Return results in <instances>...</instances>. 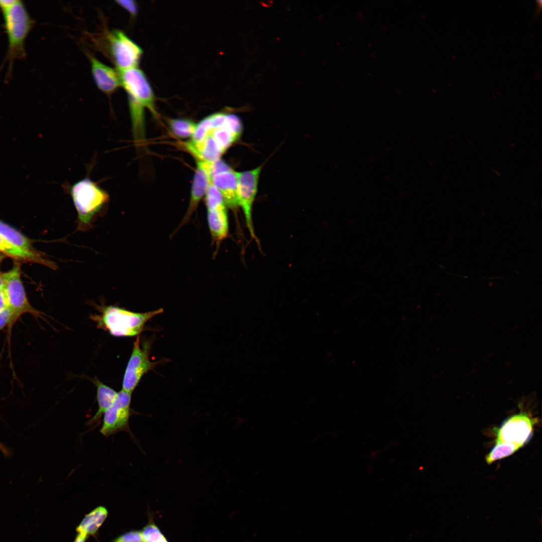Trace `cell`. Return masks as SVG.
I'll return each mask as SVG.
<instances>
[{
	"label": "cell",
	"instance_id": "cell-1",
	"mask_svg": "<svg viewBox=\"0 0 542 542\" xmlns=\"http://www.w3.org/2000/svg\"><path fill=\"white\" fill-rule=\"evenodd\" d=\"M0 10L8 41L4 62L8 63L9 75L15 60H23L26 56L25 41L34 21L21 0H0Z\"/></svg>",
	"mask_w": 542,
	"mask_h": 542
},
{
	"label": "cell",
	"instance_id": "cell-2",
	"mask_svg": "<svg viewBox=\"0 0 542 542\" xmlns=\"http://www.w3.org/2000/svg\"><path fill=\"white\" fill-rule=\"evenodd\" d=\"M69 192L77 213V230H89L106 208L109 201L108 194L89 178L73 184L69 188Z\"/></svg>",
	"mask_w": 542,
	"mask_h": 542
},
{
	"label": "cell",
	"instance_id": "cell-3",
	"mask_svg": "<svg viewBox=\"0 0 542 542\" xmlns=\"http://www.w3.org/2000/svg\"><path fill=\"white\" fill-rule=\"evenodd\" d=\"M121 86L128 96L131 126L140 128L145 125V109L159 118L155 105V96L144 72L138 67L118 71Z\"/></svg>",
	"mask_w": 542,
	"mask_h": 542
},
{
	"label": "cell",
	"instance_id": "cell-4",
	"mask_svg": "<svg viewBox=\"0 0 542 542\" xmlns=\"http://www.w3.org/2000/svg\"><path fill=\"white\" fill-rule=\"evenodd\" d=\"M97 307L100 314L90 318L98 328L115 337L139 336L148 321L164 311L163 309L160 308L138 313L112 305Z\"/></svg>",
	"mask_w": 542,
	"mask_h": 542
},
{
	"label": "cell",
	"instance_id": "cell-5",
	"mask_svg": "<svg viewBox=\"0 0 542 542\" xmlns=\"http://www.w3.org/2000/svg\"><path fill=\"white\" fill-rule=\"evenodd\" d=\"M242 131L241 121L237 115L218 112L197 123L195 131L189 140L197 142L209 136L225 152L240 138Z\"/></svg>",
	"mask_w": 542,
	"mask_h": 542
},
{
	"label": "cell",
	"instance_id": "cell-6",
	"mask_svg": "<svg viewBox=\"0 0 542 542\" xmlns=\"http://www.w3.org/2000/svg\"><path fill=\"white\" fill-rule=\"evenodd\" d=\"M99 48L116 66L118 71L137 67L143 51L124 32L114 30L104 33Z\"/></svg>",
	"mask_w": 542,
	"mask_h": 542
},
{
	"label": "cell",
	"instance_id": "cell-7",
	"mask_svg": "<svg viewBox=\"0 0 542 542\" xmlns=\"http://www.w3.org/2000/svg\"><path fill=\"white\" fill-rule=\"evenodd\" d=\"M153 342L152 339L142 340L139 335L137 336L124 373L122 390L132 394L146 373L165 361L164 360L156 362L150 360V354Z\"/></svg>",
	"mask_w": 542,
	"mask_h": 542
},
{
	"label": "cell",
	"instance_id": "cell-8",
	"mask_svg": "<svg viewBox=\"0 0 542 542\" xmlns=\"http://www.w3.org/2000/svg\"><path fill=\"white\" fill-rule=\"evenodd\" d=\"M2 278L3 290L7 307L12 311L15 322L26 313L40 317V312L34 309L28 301L21 279L19 265L15 264L11 270L3 274Z\"/></svg>",
	"mask_w": 542,
	"mask_h": 542
},
{
	"label": "cell",
	"instance_id": "cell-9",
	"mask_svg": "<svg viewBox=\"0 0 542 542\" xmlns=\"http://www.w3.org/2000/svg\"><path fill=\"white\" fill-rule=\"evenodd\" d=\"M131 394L122 390L118 392L116 398L104 413L100 433L108 437L124 431L132 435L129 421L133 411L130 408Z\"/></svg>",
	"mask_w": 542,
	"mask_h": 542
},
{
	"label": "cell",
	"instance_id": "cell-10",
	"mask_svg": "<svg viewBox=\"0 0 542 542\" xmlns=\"http://www.w3.org/2000/svg\"><path fill=\"white\" fill-rule=\"evenodd\" d=\"M263 165L249 170L236 172L238 206L243 212L245 223L252 237L256 240L252 219V209L257 192L258 183Z\"/></svg>",
	"mask_w": 542,
	"mask_h": 542
},
{
	"label": "cell",
	"instance_id": "cell-11",
	"mask_svg": "<svg viewBox=\"0 0 542 542\" xmlns=\"http://www.w3.org/2000/svg\"><path fill=\"white\" fill-rule=\"evenodd\" d=\"M204 198L209 231L212 240L219 245L228 233L227 206L221 195L216 190L208 192Z\"/></svg>",
	"mask_w": 542,
	"mask_h": 542
},
{
	"label": "cell",
	"instance_id": "cell-12",
	"mask_svg": "<svg viewBox=\"0 0 542 542\" xmlns=\"http://www.w3.org/2000/svg\"><path fill=\"white\" fill-rule=\"evenodd\" d=\"M210 180L222 196L227 207H238L236 171L221 159L213 162Z\"/></svg>",
	"mask_w": 542,
	"mask_h": 542
},
{
	"label": "cell",
	"instance_id": "cell-13",
	"mask_svg": "<svg viewBox=\"0 0 542 542\" xmlns=\"http://www.w3.org/2000/svg\"><path fill=\"white\" fill-rule=\"evenodd\" d=\"M534 423L524 413L512 416L498 429L496 443H509L521 447L529 440Z\"/></svg>",
	"mask_w": 542,
	"mask_h": 542
},
{
	"label": "cell",
	"instance_id": "cell-14",
	"mask_svg": "<svg viewBox=\"0 0 542 542\" xmlns=\"http://www.w3.org/2000/svg\"><path fill=\"white\" fill-rule=\"evenodd\" d=\"M196 169L188 206L177 230L189 221L192 215L197 210L200 201L204 197L210 182V175L213 162L202 160H196Z\"/></svg>",
	"mask_w": 542,
	"mask_h": 542
},
{
	"label": "cell",
	"instance_id": "cell-15",
	"mask_svg": "<svg viewBox=\"0 0 542 542\" xmlns=\"http://www.w3.org/2000/svg\"><path fill=\"white\" fill-rule=\"evenodd\" d=\"M89 56L92 74L97 87L107 95L112 94L121 86L119 72L105 65L94 56Z\"/></svg>",
	"mask_w": 542,
	"mask_h": 542
},
{
	"label": "cell",
	"instance_id": "cell-16",
	"mask_svg": "<svg viewBox=\"0 0 542 542\" xmlns=\"http://www.w3.org/2000/svg\"><path fill=\"white\" fill-rule=\"evenodd\" d=\"M92 382L96 388L98 408L95 414L87 422V425L90 427L96 426L100 423L104 413L113 403L118 393V392L100 381L97 378L95 377Z\"/></svg>",
	"mask_w": 542,
	"mask_h": 542
},
{
	"label": "cell",
	"instance_id": "cell-17",
	"mask_svg": "<svg viewBox=\"0 0 542 542\" xmlns=\"http://www.w3.org/2000/svg\"><path fill=\"white\" fill-rule=\"evenodd\" d=\"M0 252L17 260L35 262L47 266L52 269L56 268V265L54 262L48 260L41 253L36 251L23 250L1 237Z\"/></svg>",
	"mask_w": 542,
	"mask_h": 542
},
{
	"label": "cell",
	"instance_id": "cell-18",
	"mask_svg": "<svg viewBox=\"0 0 542 542\" xmlns=\"http://www.w3.org/2000/svg\"><path fill=\"white\" fill-rule=\"evenodd\" d=\"M108 514L103 506H98L87 514L76 528L78 533L87 537L95 533Z\"/></svg>",
	"mask_w": 542,
	"mask_h": 542
},
{
	"label": "cell",
	"instance_id": "cell-19",
	"mask_svg": "<svg viewBox=\"0 0 542 542\" xmlns=\"http://www.w3.org/2000/svg\"><path fill=\"white\" fill-rule=\"evenodd\" d=\"M0 237L23 250L35 251L31 241L14 228L0 220Z\"/></svg>",
	"mask_w": 542,
	"mask_h": 542
},
{
	"label": "cell",
	"instance_id": "cell-20",
	"mask_svg": "<svg viewBox=\"0 0 542 542\" xmlns=\"http://www.w3.org/2000/svg\"><path fill=\"white\" fill-rule=\"evenodd\" d=\"M167 121L172 132L180 138H191L197 125L192 120L185 118H168Z\"/></svg>",
	"mask_w": 542,
	"mask_h": 542
},
{
	"label": "cell",
	"instance_id": "cell-21",
	"mask_svg": "<svg viewBox=\"0 0 542 542\" xmlns=\"http://www.w3.org/2000/svg\"><path fill=\"white\" fill-rule=\"evenodd\" d=\"M520 448L518 445L509 443H496L486 456V461L488 464H491L497 460L510 456Z\"/></svg>",
	"mask_w": 542,
	"mask_h": 542
},
{
	"label": "cell",
	"instance_id": "cell-22",
	"mask_svg": "<svg viewBox=\"0 0 542 542\" xmlns=\"http://www.w3.org/2000/svg\"><path fill=\"white\" fill-rule=\"evenodd\" d=\"M141 533L144 542H169L152 518Z\"/></svg>",
	"mask_w": 542,
	"mask_h": 542
},
{
	"label": "cell",
	"instance_id": "cell-23",
	"mask_svg": "<svg viewBox=\"0 0 542 542\" xmlns=\"http://www.w3.org/2000/svg\"><path fill=\"white\" fill-rule=\"evenodd\" d=\"M112 542H144L141 531L131 530L115 539Z\"/></svg>",
	"mask_w": 542,
	"mask_h": 542
},
{
	"label": "cell",
	"instance_id": "cell-24",
	"mask_svg": "<svg viewBox=\"0 0 542 542\" xmlns=\"http://www.w3.org/2000/svg\"><path fill=\"white\" fill-rule=\"evenodd\" d=\"M15 322L14 314L8 307L0 311V330Z\"/></svg>",
	"mask_w": 542,
	"mask_h": 542
},
{
	"label": "cell",
	"instance_id": "cell-25",
	"mask_svg": "<svg viewBox=\"0 0 542 542\" xmlns=\"http://www.w3.org/2000/svg\"><path fill=\"white\" fill-rule=\"evenodd\" d=\"M116 3L122 8L126 10L131 15L135 16L137 13V6L136 2L133 1H117Z\"/></svg>",
	"mask_w": 542,
	"mask_h": 542
},
{
	"label": "cell",
	"instance_id": "cell-26",
	"mask_svg": "<svg viewBox=\"0 0 542 542\" xmlns=\"http://www.w3.org/2000/svg\"><path fill=\"white\" fill-rule=\"evenodd\" d=\"M8 307L3 288L0 289V311Z\"/></svg>",
	"mask_w": 542,
	"mask_h": 542
},
{
	"label": "cell",
	"instance_id": "cell-27",
	"mask_svg": "<svg viewBox=\"0 0 542 542\" xmlns=\"http://www.w3.org/2000/svg\"><path fill=\"white\" fill-rule=\"evenodd\" d=\"M86 538L87 536L82 534L78 533L74 542H85Z\"/></svg>",
	"mask_w": 542,
	"mask_h": 542
},
{
	"label": "cell",
	"instance_id": "cell-28",
	"mask_svg": "<svg viewBox=\"0 0 542 542\" xmlns=\"http://www.w3.org/2000/svg\"><path fill=\"white\" fill-rule=\"evenodd\" d=\"M0 450L6 456H9V454H10V452H9V450L1 442H0Z\"/></svg>",
	"mask_w": 542,
	"mask_h": 542
},
{
	"label": "cell",
	"instance_id": "cell-29",
	"mask_svg": "<svg viewBox=\"0 0 542 542\" xmlns=\"http://www.w3.org/2000/svg\"><path fill=\"white\" fill-rule=\"evenodd\" d=\"M3 287V280L2 278V274H0V289Z\"/></svg>",
	"mask_w": 542,
	"mask_h": 542
},
{
	"label": "cell",
	"instance_id": "cell-30",
	"mask_svg": "<svg viewBox=\"0 0 542 542\" xmlns=\"http://www.w3.org/2000/svg\"><path fill=\"white\" fill-rule=\"evenodd\" d=\"M4 257V254L0 252V264H1V262H2V261L3 260Z\"/></svg>",
	"mask_w": 542,
	"mask_h": 542
}]
</instances>
